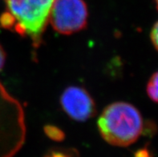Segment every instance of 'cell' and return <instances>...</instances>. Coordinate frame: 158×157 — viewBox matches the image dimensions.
<instances>
[{
  "mask_svg": "<svg viewBox=\"0 0 158 157\" xmlns=\"http://www.w3.org/2000/svg\"><path fill=\"white\" fill-rule=\"evenodd\" d=\"M103 139L113 146L127 147L138 139L144 128L142 115L132 104L116 102L107 106L97 122Z\"/></svg>",
  "mask_w": 158,
  "mask_h": 157,
  "instance_id": "1",
  "label": "cell"
},
{
  "mask_svg": "<svg viewBox=\"0 0 158 157\" xmlns=\"http://www.w3.org/2000/svg\"><path fill=\"white\" fill-rule=\"evenodd\" d=\"M7 10L15 20V31L27 36L35 46L40 45L49 22L54 0H4Z\"/></svg>",
  "mask_w": 158,
  "mask_h": 157,
  "instance_id": "2",
  "label": "cell"
},
{
  "mask_svg": "<svg viewBox=\"0 0 158 157\" xmlns=\"http://www.w3.org/2000/svg\"><path fill=\"white\" fill-rule=\"evenodd\" d=\"M88 6L84 0H54L49 21L56 32L72 35L88 23Z\"/></svg>",
  "mask_w": 158,
  "mask_h": 157,
  "instance_id": "3",
  "label": "cell"
},
{
  "mask_svg": "<svg viewBox=\"0 0 158 157\" xmlns=\"http://www.w3.org/2000/svg\"><path fill=\"white\" fill-rule=\"evenodd\" d=\"M60 105L67 115L76 121H86L94 116L96 104L86 89L77 86H70L60 96Z\"/></svg>",
  "mask_w": 158,
  "mask_h": 157,
  "instance_id": "4",
  "label": "cell"
},
{
  "mask_svg": "<svg viewBox=\"0 0 158 157\" xmlns=\"http://www.w3.org/2000/svg\"><path fill=\"white\" fill-rule=\"evenodd\" d=\"M146 92L149 99L158 104V71L152 74L148 80Z\"/></svg>",
  "mask_w": 158,
  "mask_h": 157,
  "instance_id": "5",
  "label": "cell"
},
{
  "mask_svg": "<svg viewBox=\"0 0 158 157\" xmlns=\"http://www.w3.org/2000/svg\"><path fill=\"white\" fill-rule=\"evenodd\" d=\"M47 136L55 141H61L65 137V134L61 129L54 125H47L44 127Z\"/></svg>",
  "mask_w": 158,
  "mask_h": 157,
  "instance_id": "6",
  "label": "cell"
},
{
  "mask_svg": "<svg viewBox=\"0 0 158 157\" xmlns=\"http://www.w3.org/2000/svg\"><path fill=\"white\" fill-rule=\"evenodd\" d=\"M0 24H1V26L2 27L14 31L15 27L16 22L14 17L9 12L6 11L2 13V15L0 16Z\"/></svg>",
  "mask_w": 158,
  "mask_h": 157,
  "instance_id": "7",
  "label": "cell"
},
{
  "mask_svg": "<svg viewBox=\"0 0 158 157\" xmlns=\"http://www.w3.org/2000/svg\"><path fill=\"white\" fill-rule=\"evenodd\" d=\"M150 39L153 46L158 52V21L153 25L151 30Z\"/></svg>",
  "mask_w": 158,
  "mask_h": 157,
  "instance_id": "8",
  "label": "cell"
},
{
  "mask_svg": "<svg viewBox=\"0 0 158 157\" xmlns=\"http://www.w3.org/2000/svg\"><path fill=\"white\" fill-rule=\"evenodd\" d=\"M44 157H72V154L60 150H52Z\"/></svg>",
  "mask_w": 158,
  "mask_h": 157,
  "instance_id": "9",
  "label": "cell"
},
{
  "mask_svg": "<svg viewBox=\"0 0 158 157\" xmlns=\"http://www.w3.org/2000/svg\"><path fill=\"white\" fill-rule=\"evenodd\" d=\"M5 61H6V53L2 47L0 45V71L3 68Z\"/></svg>",
  "mask_w": 158,
  "mask_h": 157,
  "instance_id": "10",
  "label": "cell"
},
{
  "mask_svg": "<svg viewBox=\"0 0 158 157\" xmlns=\"http://www.w3.org/2000/svg\"><path fill=\"white\" fill-rule=\"evenodd\" d=\"M155 4H156V7L158 10V0H155Z\"/></svg>",
  "mask_w": 158,
  "mask_h": 157,
  "instance_id": "11",
  "label": "cell"
}]
</instances>
